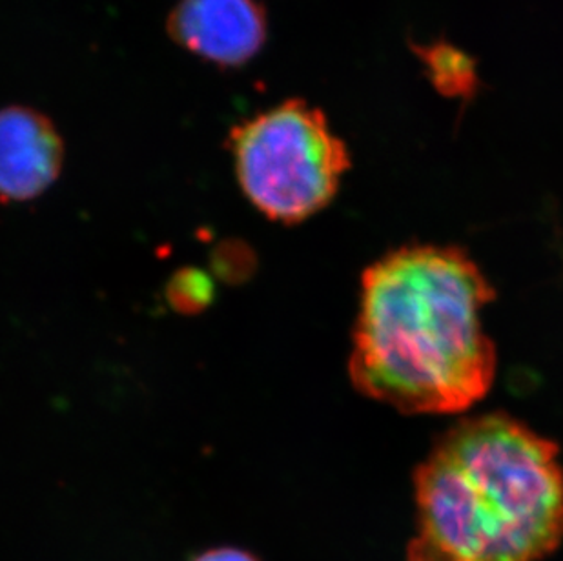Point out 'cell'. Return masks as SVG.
Segmentation results:
<instances>
[{
	"label": "cell",
	"instance_id": "3957f363",
	"mask_svg": "<svg viewBox=\"0 0 563 561\" xmlns=\"http://www.w3.org/2000/svg\"><path fill=\"white\" fill-rule=\"evenodd\" d=\"M229 143L245 196L279 223H301L329 207L351 168L346 144L324 113L303 99H288L241 122Z\"/></svg>",
	"mask_w": 563,
	"mask_h": 561
},
{
	"label": "cell",
	"instance_id": "8992f818",
	"mask_svg": "<svg viewBox=\"0 0 563 561\" xmlns=\"http://www.w3.org/2000/svg\"><path fill=\"white\" fill-rule=\"evenodd\" d=\"M427 79L434 90L449 99L468 102L479 91L478 64L465 50L445 38L427 44H412Z\"/></svg>",
	"mask_w": 563,
	"mask_h": 561
},
{
	"label": "cell",
	"instance_id": "6da1fadb",
	"mask_svg": "<svg viewBox=\"0 0 563 561\" xmlns=\"http://www.w3.org/2000/svg\"><path fill=\"white\" fill-rule=\"evenodd\" d=\"M496 292L454 246H405L363 274L351 380L405 414L463 413L489 393L496 350L482 310Z\"/></svg>",
	"mask_w": 563,
	"mask_h": 561
},
{
	"label": "cell",
	"instance_id": "277c9868",
	"mask_svg": "<svg viewBox=\"0 0 563 561\" xmlns=\"http://www.w3.org/2000/svg\"><path fill=\"white\" fill-rule=\"evenodd\" d=\"M168 33L190 54L238 68L265 46L268 21L257 0H179L168 16Z\"/></svg>",
	"mask_w": 563,
	"mask_h": 561
},
{
	"label": "cell",
	"instance_id": "5b68a950",
	"mask_svg": "<svg viewBox=\"0 0 563 561\" xmlns=\"http://www.w3.org/2000/svg\"><path fill=\"white\" fill-rule=\"evenodd\" d=\"M64 146L54 122L32 108L0 110V197L30 201L54 185Z\"/></svg>",
	"mask_w": 563,
	"mask_h": 561
},
{
	"label": "cell",
	"instance_id": "52a82bcc",
	"mask_svg": "<svg viewBox=\"0 0 563 561\" xmlns=\"http://www.w3.org/2000/svg\"><path fill=\"white\" fill-rule=\"evenodd\" d=\"M191 561H260L252 552L235 549V547H218L194 558Z\"/></svg>",
	"mask_w": 563,
	"mask_h": 561
},
{
	"label": "cell",
	"instance_id": "7a4b0ae2",
	"mask_svg": "<svg viewBox=\"0 0 563 561\" xmlns=\"http://www.w3.org/2000/svg\"><path fill=\"white\" fill-rule=\"evenodd\" d=\"M415 491L407 561H540L562 546L559 447L504 414L441 436Z\"/></svg>",
	"mask_w": 563,
	"mask_h": 561
}]
</instances>
